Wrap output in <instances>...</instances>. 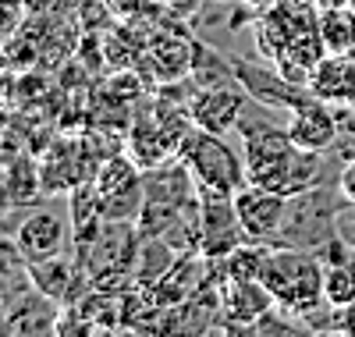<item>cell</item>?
Returning <instances> with one entry per match:
<instances>
[{
    "label": "cell",
    "mask_w": 355,
    "mask_h": 337,
    "mask_svg": "<svg viewBox=\"0 0 355 337\" xmlns=\"http://www.w3.org/2000/svg\"><path fill=\"white\" fill-rule=\"evenodd\" d=\"M64 305L33 288V281H25L8 295V313L0 323V334H57Z\"/></svg>",
    "instance_id": "obj_9"
},
{
    "label": "cell",
    "mask_w": 355,
    "mask_h": 337,
    "mask_svg": "<svg viewBox=\"0 0 355 337\" xmlns=\"http://www.w3.org/2000/svg\"><path fill=\"white\" fill-rule=\"evenodd\" d=\"M199 227H202V256H210V259H220L231 249H239L242 241H249L239 224L234 196H224V192L199 189Z\"/></svg>",
    "instance_id": "obj_7"
},
{
    "label": "cell",
    "mask_w": 355,
    "mask_h": 337,
    "mask_svg": "<svg viewBox=\"0 0 355 337\" xmlns=\"http://www.w3.org/2000/svg\"><path fill=\"white\" fill-rule=\"evenodd\" d=\"M341 132V121H338V107L316 100L313 93L288 110V135L299 142L302 149H316V153H331Z\"/></svg>",
    "instance_id": "obj_12"
},
{
    "label": "cell",
    "mask_w": 355,
    "mask_h": 337,
    "mask_svg": "<svg viewBox=\"0 0 355 337\" xmlns=\"http://www.w3.org/2000/svg\"><path fill=\"white\" fill-rule=\"evenodd\" d=\"M231 64H234V75H239L242 89L266 110H291V107H299L306 96H309V85H299V82H291L277 64L274 68H263L256 64V60L249 57H234L231 53Z\"/></svg>",
    "instance_id": "obj_6"
},
{
    "label": "cell",
    "mask_w": 355,
    "mask_h": 337,
    "mask_svg": "<svg viewBox=\"0 0 355 337\" xmlns=\"http://www.w3.org/2000/svg\"><path fill=\"white\" fill-rule=\"evenodd\" d=\"M15 241L18 252L25 256V263H43L50 256L68 252L71 245V224L64 227V217L57 209H28L21 213V221L15 227Z\"/></svg>",
    "instance_id": "obj_8"
},
{
    "label": "cell",
    "mask_w": 355,
    "mask_h": 337,
    "mask_svg": "<svg viewBox=\"0 0 355 337\" xmlns=\"http://www.w3.org/2000/svg\"><path fill=\"white\" fill-rule=\"evenodd\" d=\"M182 256L185 252H178L167 238H142L135 266H132V284L135 288H153Z\"/></svg>",
    "instance_id": "obj_15"
},
{
    "label": "cell",
    "mask_w": 355,
    "mask_h": 337,
    "mask_svg": "<svg viewBox=\"0 0 355 337\" xmlns=\"http://www.w3.org/2000/svg\"><path fill=\"white\" fill-rule=\"evenodd\" d=\"M196 178V185L202 192H224V196H234L239 189L249 185V174H245V157H239V149L227 142V135H217V132H202V128H192L189 139L178 149Z\"/></svg>",
    "instance_id": "obj_4"
},
{
    "label": "cell",
    "mask_w": 355,
    "mask_h": 337,
    "mask_svg": "<svg viewBox=\"0 0 355 337\" xmlns=\"http://www.w3.org/2000/svg\"><path fill=\"white\" fill-rule=\"evenodd\" d=\"M345 206L348 199L338 181H323V185H313L299 196H288L281 231L270 245H291V249L316 252L323 241L338 234V217Z\"/></svg>",
    "instance_id": "obj_3"
},
{
    "label": "cell",
    "mask_w": 355,
    "mask_h": 337,
    "mask_svg": "<svg viewBox=\"0 0 355 337\" xmlns=\"http://www.w3.org/2000/svg\"><path fill=\"white\" fill-rule=\"evenodd\" d=\"M252 96L242 89V82L231 85H214V89H196L189 100V117L192 125L202 132H217V135H231L242 125V117L249 110Z\"/></svg>",
    "instance_id": "obj_5"
},
{
    "label": "cell",
    "mask_w": 355,
    "mask_h": 337,
    "mask_svg": "<svg viewBox=\"0 0 355 337\" xmlns=\"http://www.w3.org/2000/svg\"><path fill=\"white\" fill-rule=\"evenodd\" d=\"M320 40L327 53H348L355 46V8H327L320 11Z\"/></svg>",
    "instance_id": "obj_17"
},
{
    "label": "cell",
    "mask_w": 355,
    "mask_h": 337,
    "mask_svg": "<svg viewBox=\"0 0 355 337\" xmlns=\"http://www.w3.org/2000/svg\"><path fill=\"white\" fill-rule=\"evenodd\" d=\"M313 4H316L320 11H327V8H348L352 0H313Z\"/></svg>",
    "instance_id": "obj_23"
},
{
    "label": "cell",
    "mask_w": 355,
    "mask_h": 337,
    "mask_svg": "<svg viewBox=\"0 0 355 337\" xmlns=\"http://www.w3.org/2000/svg\"><path fill=\"white\" fill-rule=\"evenodd\" d=\"M334 334H352L355 337V302L338 309V323H334Z\"/></svg>",
    "instance_id": "obj_22"
},
{
    "label": "cell",
    "mask_w": 355,
    "mask_h": 337,
    "mask_svg": "<svg viewBox=\"0 0 355 337\" xmlns=\"http://www.w3.org/2000/svg\"><path fill=\"white\" fill-rule=\"evenodd\" d=\"M323 298L338 309L355 302V256L338 259V263H323Z\"/></svg>",
    "instance_id": "obj_18"
},
{
    "label": "cell",
    "mask_w": 355,
    "mask_h": 337,
    "mask_svg": "<svg viewBox=\"0 0 355 337\" xmlns=\"http://www.w3.org/2000/svg\"><path fill=\"white\" fill-rule=\"evenodd\" d=\"M266 291L274 295L281 309L295 316H309L320 309L323 302V259L309 249H291V245H270L263 263V277Z\"/></svg>",
    "instance_id": "obj_2"
},
{
    "label": "cell",
    "mask_w": 355,
    "mask_h": 337,
    "mask_svg": "<svg viewBox=\"0 0 355 337\" xmlns=\"http://www.w3.org/2000/svg\"><path fill=\"white\" fill-rule=\"evenodd\" d=\"M239 135H242V157H245L249 185H263V189L281 192V196H299V192L327 181V171H323L327 167V153L302 149L288 135V125H274L266 117L263 121L242 117Z\"/></svg>",
    "instance_id": "obj_1"
},
{
    "label": "cell",
    "mask_w": 355,
    "mask_h": 337,
    "mask_svg": "<svg viewBox=\"0 0 355 337\" xmlns=\"http://www.w3.org/2000/svg\"><path fill=\"white\" fill-rule=\"evenodd\" d=\"M25 273H28V281H33V288H40L43 295H50L61 305H75L93 291V281H89V273H85V266L78 263L75 252L71 256L68 252L50 256L43 263H28Z\"/></svg>",
    "instance_id": "obj_10"
},
{
    "label": "cell",
    "mask_w": 355,
    "mask_h": 337,
    "mask_svg": "<svg viewBox=\"0 0 355 337\" xmlns=\"http://www.w3.org/2000/svg\"><path fill=\"white\" fill-rule=\"evenodd\" d=\"M338 185H341L345 199H348V202H355V157L341 164V171H338Z\"/></svg>",
    "instance_id": "obj_21"
},
{
    "label": "cell",
    "mask_w": 355,
    "mask_h": 337,
    "mask_svg": "<svg viewBox=\"0 0 355 337\" xmlns=\"http://www.w3.org/2000/svg\"><path fill=\"white\" fill-rule=\"evenodd\" d=\"M43 196V174L33 167V160H18L8 174V199L15 206H28Z\"/></svg>",
    "instance_id": "obj_19"
},
{
    "label": "cell",
    "mask_w": 355,
    "mask_h": 337,
    "mask_svg": "<svg viewBox=\"0 0 355 337\" xmlns=\"http://www.w3.org/2000/svg\"><path fill=\"white\" fill-rule=\"evenodd\" d=\"M274 295L266 291L263 281H227L224 284V316H220V330L227 334H249L266 313L274 309Z\"/></svg>",
    "instance_id": "obj_13"
},
{
    "label": "cell",
    "mask_w": 355,
    "mask_h": 337,
    "mask_svg": "<svg viewBox=\"0 0 355 337\" xmlns=\"http://www.w3.org/2000/svg\"><path fill=\"white\" fill-rule=\"evenodd\" d=\"M234 209H239V224H242L249 241H266L270 245L277 238V231H281L288 196L270 192L263 185H245V189L234 192Z\"/></svg>",
    "instance_id": "obj_11"
},
{
    "label": "cell",
    "mask_w": 355,
    "mask_h": 337,
    "mask_svg": "<svg viewBox=\"0 0 355 337\" xmlns=\"http://www.w3.org/2000/svg\"><path fill=\"white\" fill-rule=\"evenodd\" d=\"M309 93L331 107L355 103V57L352 53H323L309 71Z\"/></svg>",
    "instance_id": "obj_14"
},
{
    "label": "cell",
    "mask_w": 355,
    "mask_h": 337,
    "mask_svg": "<svg viewBox=\"0 0 355 337\" xmlns=\"http://www.w3.org/2000/svg\"><path fill=\"white\" fill-rule=\"evenodd\" d=\"M338 234L355 249V202H348V206L341 209V217H338Z\"/></svg>",
    "instance_id": "obj_20"
},
{
    "label": "cell",
    "mask_w": 355,
    "mask_h": 337,
    "mask_svg": "<svg viewBox=\"0 0 355 337\" xmlns=\"http://www.w3.org/2000/svg\"><path fill=\"white\" fill-rule=\"evenodd\" d=\"M189 78L196 82V89H214V85L239 82V75H234V64H231V53H220V50L206 46V43H199V40H196V50H192Z\"/></svg>",
    "instance_id": "obj_16"
}]
</instances>
